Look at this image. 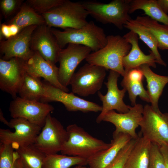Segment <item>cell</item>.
<instances>
[{
  "label": "cell",
  "mask_w": 168,
  "mask_h": 168,
  "mask_svg": "<svg viewBox=\"0 0 168 168\" xmlns=\"http://www.w3.org/2000/svg\"><path fill=\"white\" fill-rule=\"evenodd\" d=\"M37 26L26 27L16 35L5 40L0 41V51L2 59L8 60L14 58L27 61L33 55L35 52L30 48V40L32 34Z\"/></svg>",
  "instance_id": "9a60e30c"
},
{
  "label": "cell",
  "mask_w": 168,
  "mask_h": 168,
  "mask_svg": "<svg viewBox=\"0 0 168 168\" xmlns=\"http://www.w3.org/2000/svg\"><path fill=\"white\" fill-rule=\"evenodd\" d=\"M44 95L40 101L48 103L53 101L62 103L69 112L80 111L83 113L101 112L102 106L95 103L85 100L55 87L48 82L43 83Z\"/></svg>",
  "instance_id": "30bf717a"
},
{
  "label": "cell",
  "mask_w": 168,
  "mask_h": 168,
  "mask_svg": "<svg viewBox=\"0 0 168 168\" xmlns=\"http://www.w3.org/2000/svg\"><path fill=\"white\" fill-rule=\"evenodd\" d=\"M120 75L117 72L110 70L107 82L105 83L107 89L106 94L104 95L100 91L97 92L102 103V111L96 119L98 124L102 121L105 115L109 111L116 110L119 113H124L128 112L131 107L123 100L126 89L119 90L118 88L117 81Z\"/></svg>",
  "instance_id": "5bb4252c"
},
{
  "label": "cell",
  "mask_w": 168,
  "mask_h": 168,
  "mask_svg": "<svg viewBox=\"0 0 168 168\" xmlns=\"http://www.w3.org/2000/svg\"><path fill=\"white\" fill-rule=\"evenodd\" d=\"M14 24L21 30L31 26L46 24L41 15L36 12L26 2L23 3L17 14L7 23Z\"/></svg>",
  "instance_id": "d4e9b609"
},
{
  "label": "cell",
  "mask_w": 168,
  "mask_h": 168,
  "mask_svg": "<svg viewBox=\"0 0 168 168\" xmlns=\"http://www.w3.org/2000/svg\"><path fill=\"white\" fill-rule=\"evenodd\" d=\"M44 89L40 79L26 73L23 84L18 92L19 97L28 100L40 101L44 96Z\"/></svg>",
  "instance_id": "4316f807"
},
{
  "label": "cell",
  "mask_w": 168,
  "mask_h": 168,
  "mask_svg": "<svg viewBox=\"0 0 168 168\" xmlns=\"http://www.w3.org/2000/svg\"><path fill=\"white\" fill-rule=\"evenodd\" d=\"M124 27L137 34L139 38L149 47L154 55L156 63L166 66V64L162 59L158 49L157 42L153 34L135 19L131 18L125 23Z\"/></svg>",
  "instance_id": "603a6c76"
},
{
  "label": "cell",
  "mask_w": 168,
  "mask_h": 168,
  "mask_svg": "<svg viewBox=\"0 0 168 168\" xmlns=\"http://www.w3.org/2000/svg\"><path fill=\"white\" fill-rule=\"evenodd\" d=\"M107 39V42L105 46L91 53L85 60L88 63L115 71L123 77L125 70L123 59L129 52L131 45L120 35H109Z\"/></svg>",
  "instance_id": "6da1fadb"
},
{
  "label": "cell",
  "mask_w": 168,
  "mask_h": 168,
  "mask_svg": "<svg viewBox=\"0 0 168 168\" xmlns=\"http://www.w3.org/2000/svg\"><path fill=\"white\" fill-rule=\"evenodd\" d=\"M142 10L145 14L152 19L168 25V15L160 7L156 0H130L129 13Z\"/></svg>",
  "instance_id": "cb8c5ba5"
},
{
  "label": "cell",
  "mask_w": 168,
  "mask_h": 168,
  "mask_svg": "<svg viewBox=\"0 0 168 168\" xmlns=\"http://www.w3.org/2000/svg\"><path fill=\"white\" fill-rule=\"evenodd\" d=\"M162 155L166 168H168V146L163 145L159 147Z\"/></svg>",
  "instance_id": "8d00e7d4"
},
{
  "label": "cell",
  "mask_w": 168,
  "mask_h": 168,
  "mask_svg": "<svg viewBox=\"0 0 168 168\" xmlns=\"http://www.w3.org/2000/svg\"><path fill=\"white\" fill-rule=\"evenodd\" d=\"M130 0H114L105 3L95 1L82 2L89 15L103 24H112L120 30L131 18L129 15Z\"/></svg>",
  "instance_id": "5b68a950"
},
{
  "label": "cell",
  "mask_w": 168,
  "mask_h": 168,
  "mask_svg": "<svg viewBox=\"0 0 168 168\" xmlns=\"http://www.w3.org/2000/svg\"><path fill=\"white\" fill-rule=\"evenodd\" d=\"M8 127L14 129L15 131L0 128V143L10 144L14 150L34 144L42 130L39 125L21 118L12 119Z\"/></svg>",
  "instance_id": "ba28073f"
},
{
  "label": "cell",
  "mask_w": 168,
  "mask_h": 168,
  "mask_svg": "<svg viewBox=\"0 0 168 168\" xmlns=\"http://www.w3.org/2000/svg\"><path fill=\"white\" fill-rule=\"evenodd\" d=\"M148 168H166L163 156L159 147L152 144Z\"/></svg>",
  "instance_id": "836d02e7"
},
{
  "label": "cell",
  "mask_w": 168,
  "mask_h": 168,
  "mask_svg": "<svg viewBox=\"0 0 168 168\" xmlns=\"http://www.w3.org/2000/svg\"><path fill=\"white\" fill-rule=\"evenodd\" d=\"M157 2L161 8L166 14H168V0H157Z\"/></svg>",
  "instance_id": "74e56055"
},
{
  "label": "cell",
  "mask_w": 168,
  "mask_h": 168,
  "mask_svg": "<svg viewBox=\"0 0 168 168\" xmlns=\"http://www.w3.org/2000/svg\"><path fill=\"white\" fill-rule=\"evenodd\" d=\"M0 120L1 122L8 126L9 121H7L4 117L3 113L1 108L0 109Z\"/></svg>",
  "instance_id": "f35d334b"
},
{
  "label": "cell",
  "mask_w": 168,
  "mask_h": 168,
  "mask_svg": "<svg viewBox=\"0 0 168 168\" xmlns=\"http://www.w3.org/2000/svg\"><path fill=\"white\" fill-rule=\"evenodd\" d=\"M46 24L52 27L79 29L88 22L86 20L89 15L82 2L64 0L59 5L41 15Z\"/></svg>",
  "instance_id": "277c9868"
},
{
  "label": "cell",
  "mask_w": 168,
  "mask_h": 168,
  "mask_svg": "<svg viewBox=\"0 0 168 168\" xmlns=\"http://www.w3.org/2000/svg\"><path fill=\"white\" fill-rule=\"evenodd\" d=\"M143 110L142 105L136 104L126 113H118L114 110L108 111L105 115L102 121L113 124L115 127L114 132L127 134L132 138L137 139L139 136L136 129L139 126L142 120Z\"/></svg>",
  "instance_id": "e0dca14e"
},
{
  "label": "cell",
  "mask_w": 168,
  "mask_h": 168,
  "mask_svg": "<svg viewBox=\"0 0 168 168\" xmlns=\"http://www.w3.org/2000/svg\"></svg>",
  "instance_id": "60d3db41"
},
{
  "label": "cell",
  "mask_w": 168,
  "mask_h": 168,
  "mask_svg": "<svg viewBox=\"0 0 168 168\" xmlns=\"http://www.w3.org/2000/svg\"><path fill=\"white\" fill-rule=\"evenodd\" d=\"M30 45L31 50L38 52L46 60L54 64L58 62L61 49L51 28L46 24L37 26L32 35Z\"/></svg>",
  "instance_id": "2e32d148"
},
{
  "label": "cell",
  "mask_w": 168,
  "mask_h": 168,
  "mask_svg": "<svg viewBox=\"0 0 168 168\" xmlns=\"http://www.w3.org/2000/svg\"><path fill=\"white\" fill-rule=\"evenodd\" d=\"M0 168H24L19 155L10 144L0 143Z\"/></svg>",
  "instance_id": "f546056e"
},
{
  "label": "cell",
  "mask_w": 168,
  "mask_h": 168,
  "mask_svg": "<svg viewBox=\"0 0 168 168\" xmlns=\"http://www.w3.org/2000/svg\"><path fill=\"white\" fill-rule=\"evenodd\" d=\"M21 0H2L0 7L1 12L5 18H7L12 14L23 3Z\"/></svg>",
  "instance_id": "e575fe53"
},
{
  "label": "cell",
  "mask_w": 168,
  "mask_h": 168,
  "mask_svg": "<svg viewBox=\"0 0 168 168\" xmlns=\"http://www.w3.org/2000/svg\"><path fill=\"white\" fill-rule=\"evenodd\" d=\"M51 31L61 49L71 43L86 46L94 52L103 48L107 42L103 29L92 21L79 29L68 28L62 31L51 29Z\"/></svg>",
  "instance_id": "7a4b0ae2"
},
{
  "label": "cell",
  "mask_w": 168,
  "mask_h": 168,
  "mask_svg": "<svg viewBox=\"0 0 168 168\" xmlns=\"http://www.w3.org/2000/svg\"><path fill=\"white\" fill-rule=\"evenodd\" d=\"M132 139L127 134L114 131L110 147L87 159L89 167L90 168H106Z\"/></svg>",
  "instance_id": "d6986e66"
},
{
  "label": "cell",
  "mask_w": 168,
  "mask_h": 168,
  "mask_svg": "<svg viewBox=\"0 0 168 168\" xmlns=\"http://www.w3.org/2000/svg\"><path fill=\"white\" fill-rule=\"evenodd\" d=\"M106 70L102 67L85 63L71 79L69 85L72 92L84 97L97 92L102 87Z\"/></svg>",
  "instance_id": "8992f818"
},
{
  "label": "cell",
  "mask_w": 168,
  "mask_h": 168,
  "mask_svg": "<svg viewBox=\"0 0 168 168\" xmlns=\"http://www.w3.org/2000/svg\"><path fill=\"white\" fill-rule=\"evenodd\" d=\"M139 126L142 136L152 144L168 146V113L157 112L147 104Z\"/></svg>",
  "instance_id": "52a82bcc"
},
{
  "label": "cell",
  "mask_w": 168,
  "mask_h": 168,
  "mask_svg": "<svg viewBox=\"0 0 168 168\" xmlns=\"http://www.w3.org/2000/svg\"><path fill=\"white\" fill-rule=\"evenodd\" d=\"M66 129L68 138L60 151L62 154L87 160L110 145V143L93 137L76 124L68 125Z\"/></svg>",
  "instance_id": "3957f363"
},
{
  "label": "cell",
  "mask_w": 168,
  "mask_h": 168,
  "mask_svg": "<svg viewBox=\"0 0 168 168\" xmlns=\"http://www.w3.org/2000/svg\"><path fill=\"white\" fill-rule=\"evenodd\" d=\"M15 150L19 155L24 168H42L46 154L34 144L20 147Z\"/></svg>",
  "instance_id": "f1b7e54d"
},
{
  "label": "cell",
  "mask_w": 168,
  "mask_h": 168,
  "mask_svg": "<svg viewBox=\"0 0 168 168\" xmlns=\"http://www.w3.org/2000/svg\"><path fill=\"white\" fill-rule=\"evenodd\" d=\"M64 0H27L26 2L38 13L42 15L59 5Z\"/></svg>",
  "instance_id": "d6a6232c"
},
{
  "label": "cell",
  "mask_w": 168,
  "mask_h": 168,
  "mask_svg": "<svg viewBox=\"0 0 168 168\" xmlns=\"http://www.w3.org/2000/svg\"><path fill=\"white\" fill-rule=\"evenodd\" d=\"M123 37L131 44V49L128 53L123 59V65L125 72L139 68L143 64L156 68V59L151 51L148 55H146L141 50L138 43V36L135 32L130 31Z\"/></svg>",
  "instance_id": "ffe728a7"
},
{
  "label": "cell",
  "mask_w": 168,
  "mask_h": 168,
  "mask_svg": "<svg viewBox=\"0 0 168 168\" xmlns=\"http://www.w3.org/2000/svg\"><path fill=\"white\" fill-rule=\"evenodd\" d=\"M68 138L66 129L49 114L34 145L45 154H54L60 152Z\"/></svg>",
  "instance_id": "9c48e42d"
},
{
  "label": "cell",
  "mask_w": 168,
  "mask_h": 168,
  "mask_svg": "<svg viewBox=\"0 0 168 168\" xmlns=\"http://www.w3.org/2000/svg\"><path fill=\"white\" fill-rule=\"evenodd\" d=\"M152 143L142 136H139L131 151L124 168H148Z\"/></svg>",
  "instance_id": "7402d4cb"
},
{
  "label": "cell",
  "mask_w": 168,
  "mask_h": 168,
  "mask_svg": "<svg viewBox=\"0 0 168 168\" xmlns=\"http://www.w3.org/2000/svg\"><path fill=\"white\" fill-rule=\"evenodd\" d=\"M92 51L86 46L69 44L65 49H61L59 53L58 79L60 83L67 87L71 77L79 63L86 59Z\"/></svg>",
  "instance_id": "4fadbf2b"
},
{
  "label": "cell",
  "mask_w": 168,
  "mask_h": 168,
  "mask_svg": "<svg viewBox=\"0 0 168 168\" xmlns=\"http://www.w3.org/2000/svg\"><path fill=\"white\" fill-rule=\"evenodd\" d=\"M143 74L142 71L139 68L132 69L128 72H125L123 77H126L133 82H142Z\"/></svg>",
  "instance_id": "d590c367"
},
{
  "label": "cell",
  "mask_w": 168,
  "mask_h": 168,
  "mask_svg": "<svg viewBox=\"0 0 168 168\" xmlns=\"http://www.w3.org/2000/svg\"><path fill=\"white\" fill-rule=\"evenodd\" d=\"M138 138L132 139L121 150L114 160L106 168H124L128 156Z\"/></svg>",
  "instance_id": "1f68e13d"
},
{
  "label": "cell",
  "mask_w": 168,
  "mask_h": 168,
  "mask_svg": "<svg viewBox=\"0 0 168 168\" xmlns=\"http://www.w3.org/2000/svg\"><path fill=\"white\" fill-rule=\"evenodd\" d=\"M26 73L33 77L43 78L48 83L68 92L67 87L63 86L58 79V68L55 65L44 59L37 52H35L32 56L26 61Z\"/></svg>",
  "instance_id": "ac0fdd59"
},
{
  "label": "cell",
  "mask_w": 168,
  "mask_h": 168,
  "mask_svg": "<svg viewBox=\"0 0 168 168\" xmlns=\"http://www.w3.org/2000/svg\"><path fill=\"white\" fill-rule=\"evenodd\" d=\"M54 110L51 105L17 97L10 102L9 110L12 118H21L39 125L44 126L47 115Z\"/></svg>",
  "instance_id": "8fae6325"
},
{
  "label": "cell",
  "mask_w": 168,
  "mask_h": 168,
  "mask_svg": "<svg viewBox=\"0 0 168 168\" xmlns=\"http://www.w3.org/2000/svg\"><path fill=\"white\" fill-rule=\"evenodd\" d=\"M26 61L17 58L8 60L0 59V88L13 99L17 97L23 84Z\"/></svg>",
  "instance_id": "7c38bea8"
},
{
  "label": "cell",
  "mask_w": 168,
  "mask_h": 168,
  "mask_svg": "<svg viewBox=\"0 0 168 168\" xmlns=\"http://www.w3.org/2000/svg\"><path fill=\"white\" fill-rule=\"evenodd\" d=\"M121 85L123 88L128 91L129 99L133 106L136 104V100L138 96H139L142 100L150 102L147 91L144 89L142 82L131 81L126 77H123Z\"/></svg>",
  "instance_id": "4dcf8cb0"
},
{
  "label": "cell",
  "mask_w": 168,
  "mask_h": 168,
  "mask_svg": "<svg viewBox=\"0 0 168 168\" xmlns=\"http://www.w3.org/2000/svg\"><path fill=\"white\" fill-rule=\"evenodd\" d=\"M135 20L153 34L157 41L158 48L168 49V25L160 24L147 16H138Z\"/></svg>",
  "instance_id": "484cf974"
},
{
  "label": "cell",
  "mask_w": 168,
  "mask_h": 168,
  "mask_svg": "<svg viewBox=\"0 0 168 168\" xmlns=\"http://www.w3.org/2000/svg\"><path fill=\"white\" fill-rule=\"evenodd\" d=\"M74 168H90L89 167H87L85 166H77Z\"/></svg>",
  "instance_id": "ab89813d"
},
{
  "label": "cell",
  "mask_w": 168,
  "mask_h": 168,
  "mask_svg": "<svg viewBox=\"0 0 168 168\" xmlns=\"http://www.w3.org/2000/svg\"><path fill=\"white\" fill-rule=\"evenodd\" d=\"M138 68L142 71L146 78L151 106L155 111L161 112L158 107V101L165 86L168 83V76L155 73L147 64L141 65Z\"/></svg>",
  "instance_id": "44dd1931"
},
{
  "label": "cell",
  "mask_w": 168,
  "mask_h": 168,
  "mask_svg": "<svg viewBox=\"0 0 168 168\" xmlns=\"http://www.w3.org/2000/svg\"><path fill=\"white\" fill-rule=\"evenodd\" d=\"M86 165L87 161L84 158L56 153L46 154L42 168H70L75 165Z\"/></svg>",
  "instance_id": "83f0119b"
}]
</instances>
